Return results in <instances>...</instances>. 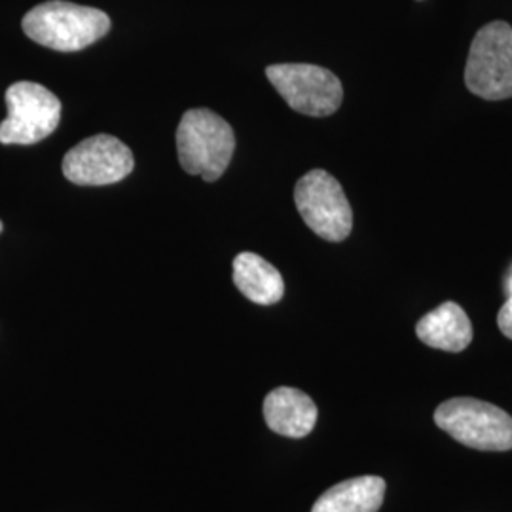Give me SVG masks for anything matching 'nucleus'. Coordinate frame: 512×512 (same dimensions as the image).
Masks as SVG:
<instances>
[{"instance_id": "nucleus-13", "label": "nucleus", "mask_w": 512, "mask_h": 512, "mask_svg": "<svg viewBox=\"0 0 512 512\" xmlns=\"http://www.w3.org/2000/svg\"><path fill=\"white\" fill-rule=\"evenodd\" d=\"M497 325L499 330L512 340V298H509L497 313Z\"/></svg>"}, {"instance_id": "nucleus-14", "label": "nucleus", "mask_w": 512, "mask_h": 512, "mask_svg": "<svg viewBox=\"0 0 512 512\" xmlns=\"http://www.w3.org/2000/svg\"><path fill=\"white\" fill-rule=\"evenodd\" d=\"M507 293H509V298H512V275L509 277V283H507Z\"/></svg>"}, {"instance_id": "nucleus-3", "label": "nucleus", "mask_w": 512, "mask_h": 512, "mask_svg": "<svg viewBox=\"0 0 512 512\" xmlns=\"http://www.w3.org/2000/svg\"><path fill=\"white\" fill-rule=\"evenodd\" d=\"M435 423L454 440L482 452L512 450V416L499 406L458 397L437 406Z\"/></svg>"}, {"instance_id": "nucleus-1", "label": "nucleus", "mask_w": 512, "mask_h": 512, "mask_svg": "<svg viewBox=\"0 0 512 512\" xmlns=\"http://www.w3.org/2000/svg\"><path fill=\"white\" fill-rule=\"evenodd\" d=\"M25 35L55 52H80L110 31V18L90 6L50 0L23 18Z\"/></svg>"}, {"instance_id": "nucleus-12", "label": "nucleus", "mask_w": 512, "mask_h": 512, "mask_svg": "<svg viewBox=\"0 0 512 512\" xmlns=\"http://www.w3.org/2000/svg\"><path fill=\"white\" fill-rule=\"evenodd\" d=\"M234 283L239 293L260 306L277 304L285 294L279 270L255 253H239L234 258Z\"/></svg>"}, {"instance_id": "nucleus-4", "label": "nucleus", "mask_w": 512, "mask_h": 512, "mask_svg": "<svg viewBox=\"0 0 512 512\" xmlns=\"http://www.w3.org/2000/svg\"><path fill=\"white\" fill-rule=\"evenodd\" d=\"M465 84L486 101L512 97V27L505 21L484 25L471 44Z\"/></svg>"}, {"instance_id": "nucleus-11", "label": "nucleus", "mask_w": 512, "mask_h": 512, "mask_svg": "<svg viewBox=\"0 0 512 512\" xmlns=\"http://www.w3.org/2000/svg\"><path fill=\"white\" fill-rule=\"evenodd\" d=\"M384 497L382 476H357L332 486L315 501L311 512H378Z\"/></svg>"}, {"instance_id": "nucleus-5", "label": "nucleus", "mask_w": 512, "mask_h": 512, "mask_svg": "<svg viewBox=\"0 0 512 512\" xmlns=\"http://www.w3.org/2000/svg\"><path fill=\"white\" fill-rule=\"evenodd\" d=\"M294 203L315 236L338 243L351 234V205L342 184L327 171L306 173L294 186Z\"/></svg>"}, {"instance_id": "nucleus-10", "label": "nucleus", "mask_w": 512, "mask_h": 512, "mask_svg": "<svg viewBox=\"0 0 512 512\" xmlns=\"http://www.w3.org/2000/svg\"><path fill=\"white\" fill-rule=\"evenodd\" d=\"M416 334L425 346L459 353L473 342V325L469 315L456 302H444L437 310L423 315Z\"/></svg>"}, {"instance_id": "nucleus-8", "label": "nucleus", "mask_w": 512, "mask_h": 512, "mask_svg": "<svg viewBox=\"0 0 512 512\" xmlns=\"http://www.w3.org/2000/svg\"><path fill=\"white\" fill-rule=\"evenodd\" d=\"M133 152L112 135H93L71 148L63 158V175L80 186L120 183L133 171Z\"/></svg>"}, {"instance_id": "nucleus-15", "label": "nucleus", "mask_w": 512, "mask_h": 512, "mask_svg": "<svg viewBox=\"0 0 512 512\" xmlns=\"http://www.w3.org/2000/svg\"><path fill=\"white\" fill-rule=\"evenodd\" d=\"M0 232H2V220H0Z\"/></svg>"}, {"instance_id": "nucleus-2", "label": "nucleus", "mask_w": 512, "mask_h": 512, "mask_svg": "<svg viewBox=\"0 0 512 512\" xmlns=\"http://www.w3.org/2000/svg\"><path fill=\"white\" fill-rule=\"evenodd\" d=\"M177 150L188 175H200L203 181L213 183L232 162L236 135L213 110H186L177 129Z\"/></svg>"}, {"instance_id": "nucleus-9", "label": "nucleus", "mask_w": 512, "mask_h": 512, "mask_svg": "<svg viewBox=\"0 0 512 512\" xmlns=\"http://www.w3.org/2000/svg\"><path fill=\"white\" fill-rule=\"evenodd\" d=\"M317 414V406L311 397L294 387H277L264 399V420L281 437H308L315 429Z\"/></svg>"}, {"instance_id": "nucleus-6", "label": "nucleus", "mask_w": 512, "mask_h": 512, "mask_svg": "<svg viewBox=\"0 0 512 512\" xmlns=\"http://www.w3.org/2000/svg\"><path fill=\"white\" fill-rule=\"evenodd\" d=\"M266 76L285 103L300 114L325 118L342 105V82L329 69L308 63H281L270 65Z\"/></svg>"}, {"instance_id": "nucleus-7", "label": "nucleus", "mask_w": 512, "mask_h": 512, "mask_svg": "<svg viewBox=\"0 0 512 512\" xmlns=\"http://www.w3.org/2000/svg\"><path fill=\"white\" fill-rule=\"evenodd\" d=\"M8 116L0 124L2 145H35L54 133L61 101L37 82H16L6 90Z\"/></svg>"}]
</instances>
